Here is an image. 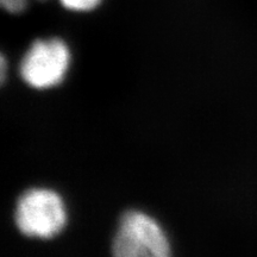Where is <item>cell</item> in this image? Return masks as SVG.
<instances>
[{
	"mask_svg": "<svg viewBox=\"0 0 257 257\" xmlns=\"http://www.w3.org/2000/svg\"><path fill=\"white\" fill-rule=\"evenodd\" d=\"M101 0H61L66 9L73 11H89L99 5Z\"/></svg>",
	"mask_w": 257,
	"mask_h": 257,
	"instance_id": "cell-4",
	"label": "cell"
},
{
	"mask_svg": "<svg viewBox=\"0 0 257 257\" xmlns=\"http://www.w3.org/2000/svg\"><path fill=\"white\" fill-rule=\"evenodd\" d=\"M0 69H2V74H0V76H2V82H4V80L6 78V61H5V56L3 55L2 56V64H0Z\"/></svg>",
	"mask_w": 257,
	"mask_h": 257,
	"instance_id": "cell-6",
	"label": "cell"
},
{
	"mask_svg": "<svg viewBox=\"0 0 257 257\" xmlns=\"http://www.w3.org/2000/svg\"><path fill=\"white\" fill-rule=\"evenodd\" d=\"M112 252L118 257H167L170 255V245L155 220L131 211L121 218Z\"/></svg>",
	"mask_w": 257,
	"mask_h": 257,
	"instance_id": "cell-2",
	"label": "cell"
},
{
	"mask_svg": "<svg viewBox=\"0 0 257 257\" xmlns=\"http://www.w3.org/2000/svg\"><path fill=\"white\" fill-rule=\"evenodd\" d=\"M3 8L11 14H21L27 8V0H0Z\"/></svg>",
	"mask_w": 257,
	"mask_h": 257,
	"instance_id": "cell-5",
	"label": "cell"
},
{
	"mask_svg": "<svg viewBox=\"0 0 257 257\" xmlns=\"http://www.w3.org/2000/svg\"><path fill=\"white\" fill-rule=\"evenodd\" d=\"M15 220L22 233L37 238H53L67 223L62 199L49 189H30L19 199Z\"/></svg>",
	"mask_w": 257,
	"mask_h": 257,
	"instance_id": "cell-1",
	"label": "cell"
},
{
	"mask_svg": "<svg viewBox=\"0 0 257 257\" xmlns=\"http://www.w3.org/2000/svg\"><path fill=\"white\" fill-rule=\"evenodd\" d=\"M70 54L64 42L57 38L37 41L21 63V75L31 87L44 89L59 85L69 67Z\"/></svg>",
	"mask_w": 257,
	"mask_h": 257,
	"instance_id": "cell-3",
	"label": "cell"
}]
</instances>
